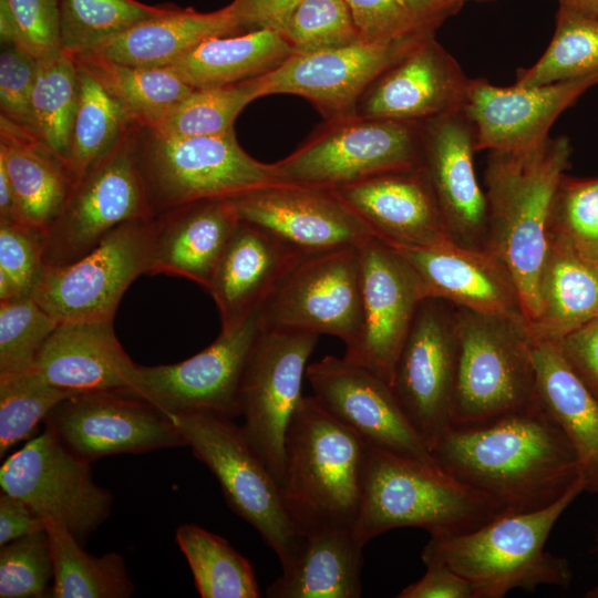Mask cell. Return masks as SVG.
Returning <instances> with one entry per match:
<instances>
[{"label": "cell", "instance_id": "30bf717a", "mask_svg": "<svg viewBox=\"0 0 598 598\" xmlns=\"http://www.w3.org/2000/svg\"><path fill=\"white\" fill-rule=\"evenodd\" d=\"M171 419L186 446L217 478L228 506L259 533L283 563L298 533L285 508L279 483L243 427L233 419L204 412Z\"/></svg>", "mask_w": 598, "mask_h": 598}, {"label": "cell", "instance_id": "816d5d0a", "mask_svg": "<svg viewBox=\"0 0 598 598\" xmlns=\"http://www.w3.org/2000/svg\"><path fill=\"white\" fill-rule=\"evenodd\" d=\"M44 231L0 223V301L33 297L42 280Z\"/></svg>", "mask_w": 598, "mask_h": 598}, {"label": "cell", "instance_id": "277c9868", "mask_svg": "<svg viewBox=\"0 0 598 598\" xmlns=\"http://www.w3.org/2000/svg\"><path fill=\"white\" fill-rule=\"evenodd\" d=\"M369 452L370 446L313 395L302 396L287 432L280 484L297 533L352 528Z\"/></svg>", "mask_w": 598, "mask_h": 598}, {"label": "cell", "instance_id": "11a10c76", "mask_svg": "<svg viewBox=\"0 0 598 598\" xmlns=\"http://www.w3.org/2000/svg\"><path fill=\"white\" fill-rule=\"evenodd\" d=\"M425 574L403 588L398 598H474L472 584L441 563L426 564Z\"/></svg>", "mask_w": 598, "mask_h": 598}, {"label": "cell", "instance_id": "8d00e7d4", "mask_svg": "<svg viewBox=\"0 0 598 598\" xmlns=\"http://www.w3.org/2000/svg\"><path fill=\"white\" fill-rule=\"evenodd\" d=\"M54 567L50 598H128L134 585L117 553L93 556L61 524L47 523Z\"/></svg>", "mask_w": 598, "mask_h": 598}, {"label": "cell", "instance_id": "e575fe53", "mask_svg": "<svg viewBox=\"0 0 598 598\" xmlns=\"http://www.w3.org/2000/svg\"><path fill=\"white\" fill-rule=\"evenodd\" d=\"M292 53L279 31L260 29L210 38L171 66L198 89L259 78L277 69Z\"/></svg>", "mask_w": 598, "mask_h": 598}, {"label": "cell", "instance_id": "9f6ffc18", "mask_svg": "<svg viewBox=\"0 0 598 598\" xmlns=\"http://www.w3.org/2000/svg\"><path fill=\"white\" fill-rule=\"evenodd\" d=\"M47 528V522L17 496L1 491L0 546Z\"/></svg>", "mask_w": 598, "mask_h": 598}, {"label": "cell", "instance_id": "4dcf8cb0", "mask_svg": "<svg viewBox=\"0 0 598 598\" xmlns=\"http://www.w3.org/2000/svg\"><path fill=\"white\" fill-rule=\"evenodd\" d=\"M0 164L13 187L17 223L45 233L75 185L68 164L31 130L1 115Z\"/></svg>", "mask_w": 598, "mask_h": 598}, {"label": "cell", "instance_id": "f35d334b", "mask_svg": "<svg viewBox=\"0 0 598 598\" xmlns=\"http://www.w3.org/2000/svg\"><path fill=\"white\" fill-rule=\"evenodd\" d=\"M175 539L202 598H258L250 563L223 537L195 524L177 527Z\"/></svg>", "mask_w": 598, "mask_h": 598}, {"label": "cell", "instance_id": "74e56055", "mask_svg": "<svg viewBox=\"0 0 598 598\" xmlns=\"http://www.w3.org/2000/svg\"><path fill=\"white\" fill-rule=\"evenodd\" d=\"M135 125L123 105L78 64V103L68 159L75 182Z\"/></svg>", "mask_w": 598, "mask_h": 598}, {"label": "cell", "instance_id": "be15d7a7", "mask_svg": "<svg viewBox=\"0 0 598 598\" xmlns=\"http://www.w3.org/2000/svg\"><path fill=\"white\" fill-rule=\"evenodd\" d=\"M467 1V0H466ZM475 1H486V0H475Z\"/></svg>", "mask_w": 598, "mask_h": 598}, {"label": "cell", "instance_id": "52a82bcc", "mask_svg": "<svg viewBox=\"0 0 598 598\" xmlns=\"http://www.w3.org/2000/svg\"><path fill=\"white\" fill-rule=\"evenodd\" d=\"M455 310L458 359L451 425L488 422L535 402L536 372L526 320Z\"/></svg>", "mask_w": 598, "mask_h": 598}, {"label": "cell", "instance_id": "cb8c5ba5", "mask_svg": "<svg viewBox=\"0 0 598 598\" xmlns=\"http://www.w3.org/2000/svg\"><path fill=\"white\" fill-rule=\"evenodd\" d=\"M595 85L597 76L533 87L471 79L464 111L474 127L476 151L511 152L542 143L558 116Z\"/></svg>", "mask_w": 598, "mask_h": 598}, {"label": "cell", "instance_id": "ab89813d", "mask_svg": "<svg viewBox=\"0 0 598 598\" xmlns=\"http://www.w3.org/2000/svg\"><path fill=\"white\" fill-rule=\"evenodd\" d=\"M598 78V17L558 7L555 32L544 54L519 69L515 85L533 87Z\"/></svg>", "mask_w": 598, "mask_h": 598}, {"label": "cell", "instance_id": "6125c7cd", "mask_svg": "<svg viewBox=\"0 0 598 598\" xmlns=\"http://www.w3.org/2000/svg\"><path fill=\"white\" fill-rule=\"evenodd\" d=\"M596 267V269L598 270V261L594 265Z\"/></svg>", "mask_w": 598, "mask_h": 598}, {"label": "cell", "instance_id": "8992f818", "mask_svg": "<svg viewBox=\"0 0 598 598\" xmlns=\"http://www.w3.org/2000/svg\"><path fill=\"white\" fill-rule=\"evenodd\" d=\"M138 167L155 216L213 198H236L287 184L275 163L250 156L235 130L214 135L168 136L141 130Z\"/></svg>", "mask_w": 598, "mask_h": 598}, {"label": "cell", "instance_id": "44dd1931", "mask_svg": "<svg viewBox=\"0 0 598 598\" xmlns=\"http://www.w3.org/2000/svg\"><path fill=\"white\" fill-rule=\"evenodd\" d=\"M233 199L241 221L302 254L360 247L374 236L332 190L281 184Z\"/></svg>", "mask_w": 598, "mask_h": 598}, {"label": "cell", "instance_id": "d6a6232c", "mask_svg": "<svg viewBox=\"0 0 598 598\" xmlns=\"http://www.w3.org/2000/svg\"><path fill=\"white\" fill-rule=\"evenodd\" d=\"M244 32L234 1L210 12L176 6L167 13L133 25L89 53L127 65L168 66L210 38Z\"/></svg>", "mask_w": 598, "mask_h": 598}, {"label": "cell", "instance_id": "f6af8a7d", "mask_svg": "<svg viewBox=\"0 0 598 598\" xmlns=\"http://www.w3.org/2000/svg\"><path fill=\"white\" fill-rule=\"evenodd\" d=\"M76 393L49 383L34 368L0 372V456L28 439L60 402Z\"/></svg>", "mask_w": 598, "mask_h": 598}, {"label": "cell", "instance_id": "c3c4849f", "mask_svg": "<svg viewBox=\"0 0 598 598\" xmlns=\"http://www.w3.org/2000/svg\"><path fill=\"white\" fill-rule=\"evenodd\" d=\"M58 324L33 297L0 301V372L32 369Z\"/></svg>", "mask_w": 598, "mask_h": 598}, {"label": "cell", "instance_id": "db71d44e", "mask_svg": "<svg viewBox=\"0 0 598 598\" xmlns=\"http://www.w3.org/2000/svg\"><path fill=\"white\" fill-rule=\"evenodd\" d=\"M559 343L574 371L598 399V318L569 333Z\"/></svg>", "mask_w": 598, "mask_h": 598}, {"label": "cell", "instance_id": "836d02e7", "mask_svg": "<svg viewBox=\"0 0 598 598\" xmlns=\"http://www.w3.org/2000/svg\"><path fill=\"white\" fill-rule=\"evenodd\" d=\"M598 318V270L568 244L547 238L538 278V313L532 339L560 342Z\"/></svg>", "mask_w": 598, "mask_h": 598}, {"label": "cell", "instance_id": "83f0119b", "mask_svg": "<svg viewBox=\"0 0 598 598\" xmlns=\"http://www.w3.org/2000/svg\"><path fill=\"white\" fill-rule=\"evenodd\" d=\"M303 255L270 233L240 220L206 289L219 311L221 329L234 328L260 309Z\"/></svg>", "mask_w": 598, "mask_h": 598}, {"label": "cell", "instance_id": "7dc6e473", "mask_svg": "<svg viewBox=\"0 0 598 598\" xmlns=\"http://www.w3.org/2000/svg\"><path fill=\"white\" fill-rule=\"evenodd\" d=\"M279 32L293 53L334 49L361 39L346 0H305Z\"/></svg>", "mask_w": 598, "mask_h": 598}, {"label": "cell", "instance_id": "d6986e66", "mask_svg": "<svg viewBox=\"0 0 598 598\" xmlns=\"http://www.w3.org/2000/svg\"><path fill=\"white\" fill-rule=\"evenodd\" d=\"M365 41L308 53H292L258 78L260 97L292 94L308 100L324 121L355 115L367 89L423 38Z\"/></svg>", "mask_w": 598, "mask_h": 598}, {"label": "cell", "instance_id": "7bdbcfd3", "mask_svg": "<svg viewBox=\"0 0 598 598\" xmlns=\"http://www.w3.org/2000/svg\"><path fill=\"white\" fill-rule=\"evenodd\" d=\"M360 37L365 41H394L435 33L466 0H346Z\"/></svg>", "mask_w": 598, "mask_h": 598}, {"label": "cell", "instance_id": "ffe728a7", "mask_svg": "<svg viewBox=\"0 0 598 598\" xmlns=\"http://www.w3.org/2000/svg\"><path fill=\"white\" fill-rule=\"evenodd\" d=\"M306 377L319 404L370 447L437 465L391 385L380 377L333 355L308 364Z\"/></svg>", "mask_w": 598, "mask_h": 598}, {"label": "cell", "instance_id": "5bb4252c", "mask_svg": "<svg viewBox=\"0 0 598 598\" xmlns=\"http://www.w3.org/2000/svg\"><path fill=\"white\" fill-rule=\"evenodd\" d=\"M361 319L359 247L303 255L260 308L265 329L329 334L346 347Z\"/></svg>", "mask_w": 598, "mask_h": 598}, {"label": "cell", "instance_id": "680465c9", "mask_svg": "<svg viewBox=\"0 0 598 598\" xmlns=\"http://www.w3.org/2000/svg\"><path fill=\"white\" fill-rule=\"evenodd\" d=\"M0 223H17L13 187L3 165L0 164Z\"/></svg>", "mask_w": 598, "mask_h": 598}, {"label": "cell", "instance_id": "60d3db41", "mask_svg": "<svg viewBox=\"0 0 598 598\" xmlns=\"http://www.w3.org/2000/svg\"><path fill=\"white\" fill-rule=\"evenodd\" d=\"M174 8L138 0H59L61 50L72 55L94 52L133 25Z\"/></svg>", "mask_w": 598, "mask_h": 598}, {"label": "cell", "instance_id": "5b68a950", "mask_svg": "<svg viewBox=\"0 0 598 598\" xmlns=\"http://www.w3.org/2000/svg\"><path fill=\"white\" fill-rule=\"evenodd\" d=\"M506 513L512 512L437 465L370 447L352 533L364 547L393 528L463 534Z\"/></svg>", "mask_w": 598, "mask_h": 598}, {"label": "cell", "instance_id": "ac0fdd59", "mask_svg": "<svg viewBox=\"0 0 598 598\" xmlns=\"http://www.w3.org/2000/svg\"><path fill=\"white\" fill-rule=\"evenodd\" d=\"M362 319L348 361L392 385L394 368L422 301L429 297L412 265L390 244L373 236L359 247Z\"/></svg>", "mask_w": 598, "mask_h": 598}, {"label": "cell", "instance_id": "8fae6325", "mask_svg": "<svg viewBox=\"0 0 598 598\" xmlns=\"http://www.w3.org/2000/svg\"><path fill=\"white\" fill-rule=\"evenodd\" d=\"M261 330L260 309L195 355L173 364H136L126 389L167 416L213 413L240 416V385L251 349Z\"/></svg>", "mask_w": 598, "mask_h": 598}, {"label": "cell", "instance_id": "3957f363", "mask_svg": "<svg viewBox=\"0 0 598 598\" xmlns=\"http://www.w3.org/2000/svg\"><path fill=\"white\" fill-rule=\"evenodd\" d=\"M586 491L580 476L555 503L540 509L506 513L463 534H434L424 546L423 563H441L466 578L474 598H502L513 589L538 586L568 588L567 559L545 550L548 536L565 509Z\"/></svg>", "mask_w": 598, "mask_h": 598}, {"label": "cell", "instance_id": "603a6c76", "mask_svg": "<svg viewBox=\"0 0 598 598\" xmlns=\"http://www.w3.org/2000/svg\"><path fill=\"white\" fill-rule=\"evenodd\" d=\"M470 80L433 33L367 89L355 115L423 123L464 109Z\"/></svg>", "mask_w": 598, "mask_h": 598}, {"label": "cell", "instance_id": "f546056e", "mask_svg": "<svg viewBox=\"0 0 598 598\" xmlns=\"http://www.w3.org/2000/svg\"><path fill=\"white\" fill-rule=\"evenodd\" d=\"M362 548L349 527L298 533L269 598H359Z\"/></svg>", "mask_w": 598, "mask_h": 598}, {"label": "cell", "instance_id": "7c38bea8", "mask_svg": "<svg viewBox=\"0 0 598 598\" xmlns=\"http://www.w3.org/2000/svg\"><path fill=\"white\" fill-rule=\"evenodd\" d=\"M91 463L70 452L45 426L0 467L1 491L48 522L63 525L84 546L111 515L113 495L97 485Z\"/></svg>", "mask_w": 598, "mask_h": 598}, {"label": "cell", "instance_id": "681fc988", "mask_svg": "<svg viewBox=\"0 0 598 598\" xmlns=\"http://www.w3.org/2000/svg\"><path fill=\"white\" fill-rule=\"evenodd\" d=\"M54 567L47 529L0 546V597H49Z\"/></svg>", "mask_w": 598, "mask_h": 598}, {"label": "cell", "instance_id": "7a4b0ae2", "mask_svg": "<svg viewBox=\"0 0 598 598\" xmlns=\"http://www.w3.org/2000/svg\"><path fill=\"white\" fill-rule=\"evenodd\" d=\"M567 136L532 147L489 152L484 179L488 210L486 250L509 271L528 327L538 313V278L556 187L570 166Z\"/></svg>", "mask_w": 598, "mask_h": 598}, {"label": "cell", "instance_id": "d590c367", "mask_svg": "<svg viewBox=\"0 0 598 598\" xmlns=\"http://www.w3.org/2000/svg\"><path fill=\"white\" fill-rule=\"evenodd\" d=\"M73 58L143 128H158L171 112L195 89L171 65L157 68L127 65L96 53L75 54Z\"/></svg>", "mask_w": 598, "mask_h": 598}, {"label": "cell", "instance_id": "6da1fadb", "mask_svg": "<svg viewBox=\"0 0 598 598\" xmlns=\"http://www.w3.org/2000/svg\"><path fill=\"white\" fill-rule=\"evenodd\" d=\"M431 454L513 513L549 506L581 476L574 447L538 399L488 422L450 425Z\"/></svg>", "mask_w": 598, "mask_h": 598}, {"label": "cell", "instance_id": "f907efd6", "mask_svg": "<svg viewBox=\"0 0 598 598\" xmlns=\"http://www.w3.org/2000/svg\"><path fill=\"white\" fill-rule=\"evenodd\" d=\"M0 37L38 60L56 55L62 51L59 0H0Z\"/></svg>", "mask_w": 598, "mask_h": 598}, {"label": "cell", "instance_id": "ba28073f", "mask_svg": "<svg viewBox=\"0 0 598 598\" xmlns=\"http://www.w3.org/2000/svg\"><path fill=\"white\" fill-rule=\"evenodd\" d=\"M422 123L352 115L323 121L276 166L287 184L336 190L421 167Z\"/></svg>", "mask_w": 598, "mask_h": 598}, {"label": "cell", "instance_id": "91938a15", "mask_svg": "<svg viewBox=\"0 0 598 598\" xmlns=\"http://www.w3.org/2000/svg\"><path fill=\"white\" fill-rule=\"evenodd\" d=\"M558 4L581 13L597 16L598 0H557Z\"/></svg>", "mask_w": 598, "mask_h": 598}, {"label": "cell", "instance_id": "6f0895ef", "mask_svg": "<svg viewBox=\"0 0 598 598\" xmlns=\"http://www.w3.org/2000/svg\"><path fill=\"white\" fill-rule=\"evenodd\" d=\"M305 0H234L246 32L279 31L290 13Z\"/></svg>", "mask_w": 598, "mask_h": 598}, {"label": "cell", "instance_id": "bcb514c9", "mask_svg": "<svg viewBox=\"0 0 598 598\" xmlns=\"http://www.w3.org/2000/svg\"><path fill=\"white\" fill-rule=\"evenodd\" d=\"M547 238L568 244L591 265L598 261V177L561 176L551 200Z\"/></svg>", "mask_w": 598, "mask_h": 598}, {"label": "cell", "instance_id": "7402d4cb", "mask_svg": "<svg viewBox=\"0 0 598 598\" xmlns=\"http://www.w3.org/2000/svg\"><path fill=\"white\" fill-rule=\"evenodd\" d=\"M474 127L464 109L422 123L421 169L452 239L486 249L488 210L474 172Z\"/></svg>", "mask_w": 598, "mask_h": 598}, {"label": "cell", "instance_id": "e0dca14e", "mask_svg": "<svg viewBox=\"0 0 598 598\" xmlns=\"http://www.w3.org/2000/svg\"><path fill=\"white\" fill-rule=\"evenodd\" d=\"M44 423L70 452L89 463L109 455L186 446L169 416L124 390L76 393L60 402Z\"/></svg>", "mask_w": 598, "mask_h": 598}, {"label": "cell", "instance_id": "94428289", "mask_svg": "<svg viewBox=\"0 0 598 598\" xmlns=\"http://www.w3.org/2000/svg\"><path fill=\"white\" fill-rule=\"evenodd\" d=\"M586 597L598 598V585L586 594Z\"/></svg>", "mask_w": 598, "mask_h": 598}, {"label": "cell", "instance_id": "4316f807", "mask_svg": "<svg viewBox=\"0 0 598 598\" xmlns=\"http://www.w3.org/2000/svg\"><path fill=\"white\" fill-rule=\"evenodd\" d=\"M239 223L233 198L200 199L157 215L147 274L184 277L207 289Z\"/></svg>", "mask_w": 598, "mask_h": 598}, {"label": "cell", "instance_id": "9a60e30c", "mask_svg": "<svg viewBox=\"0 0 598 598\" xmlns=\"http://www.w3.org/2000/svg\"><path fill=\"white\" fill-rule=\"evenodd\" d=\"M156 216L124 223L92 251L47 268L33 298L58 322L113 320L135 278L147 274Z\"/></svg>", "mask_w": 598, "mask_h": 598}, {"label": "cell", "instance_id": "2e32d148", "mask_svg": "<svg viewBox=\"0 0 598 598\" xmlns=\"http://www.w3.org/2000/svg\"><path fill=\"white\" fill-rule=\"evenodd\" d=\"M457 359L455 307L426 297L401 349L391 388L430 452L452 423Z\"/></svg>", "mask_w": 598, "mask_h": 598}, {"label": "cell", "instance_id": "f1b7e54d", "mask_svg": "<svg viewBox=\"0 0 598 598\" xmlns=\"http://www.w3.org/2000/svg\"><path fill=\"white\" fill-rule=\"evenodd\" d=\"M135 365L113 320H75L59 322L33 368L49 383L81 393L126 389Z\"/></svg>", "mask_w": 598, "mask_h": 598}, {"label": "cell", "instance_id": "ee69618b", "mask_svg": "<svg viewBox=\"0 0 598 598\" xmlns=\"http://www.w3.org/2000/svg\"><path fill=\"white\" fill-rule=\"evenodd\" d=\"M259 97L258 78L194 89L158 128L151 131L168 136L221 134L235 130L241 111Z\"/></svg>", "mask_w": 598, "mask_h": 598}, {"label": "cell", "instance_id": "e7e4bbea", "mask_svg": "<svg viewBox=\"0 0 598 598\" xmlns=\"http://www.w3.org/2000/svg\"><path fill=\"white\" fill-rule=\"evenodd\" d=\"M596 17H598V14Z\"/></svg>", "mask_w": 598, "mask_h": 598}, {"label": "cell", "instance_id": "9c48e42d", "mask_svg": "<svg viewBox=\"0 0 598 598\" xmlns=\"http://www.w3.org/2000/svg\"><path fill=\"white\" fill-rule=\"evenodd\" d=\"M142 127L133 126L75 185L43 237L45 268L92 251L120 225L155 217L138 167Z\"/></svg>", "mask_w": 598, "mask_h": 598}, {"label": "cell", "instance_id": "d4e9b609", "mask_svg": "<svg viewBox=\"0 0 598 598\" xmlns=\"http://www.w3.org/2000/svg\"><path fill=\"white\" fill-rule=\"evenodd\" d=\"M332 192L389 244L426 247L454 241L421 167L383 173Z\"/></svg>", "mask_w": 598, "mask_h": 598}, {"label": "cell", "instance_id": "f5cc1de1", "mask_svg": "<svg viewBox=\"0 0 598 598\" xmlns=\"http://www.w3.org/2000/svg\"><path fill=\"white\" fill-rule=\"evenodd\" d=\"M38 66V59L13 44L1 43L0 115L27 128Z\"/></svg>", "mask_w": 598, "mask_h": 598}, {"label": "cell", "instance_id": "4fadbf2b", "mask_svg": "<svg viewBox=\"0 0 598 598\" xmlns=\"http://www.w3.org/2000/svg\"><path fill=\"white\" fill-rule=\"evenodd\" d=\"M319 337L261 327L244 371L239 395L241 427L279 486L287 432L303 396L302 379Z\"/></svg>", "mask_w": 598, "mask_h": 598}, {"label": "cell", "instance_id": "484cf974", "mask_svg": "<svg viewBox=\"0 0 598 598\" xmlns=\"http://www.w3.org/2000/svg\"><path fill=\"white\" fill-rule=\"evenodd\" d=\"M390 245L415 269L429 297L476 312L525 319L513 277L486 249L452 240L426 247Z\"/></svg>", "mask_w": 598, "mask_h": 598}, {"label": "cell", "instance_id": "1f68e13d", "mask_svg": "<svg viewBox=\"0 0 598 598\" xmlns=\"http://www.w3.org/2000/svg\"><path fill=\"white\" fill-rule=\"evenodd\" d=\"M530 340L537 399L574 447L586 491L598 495V399L574 371L559 342Z\"/></svg>", "mask_w": 598, "mask_h": 598}, {"label": "cell", "instance_id": "b9f144b4", "mask_svg": "<svg viewBox=\"0 0 598 598\" xmlns=\"http://www.w3.org/2000/svg\"><path fill=\"white\" fill-rule=\"evenodd\" d=\"M76 103L78 64L73 55L61 51L39 60L29 130L66 164Z\"/></svg>", "mask_w": 598, "mask_h": 598}]
</instances>
